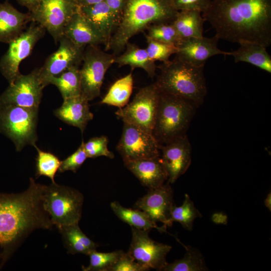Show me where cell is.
<instances>
[{"mask_svg": "<svg viewBox=\"0 0 271 271\" xmlns=\"http://www.w3.org/2000/svg\"><path fill=\"white\" fill-rule=\"evenodd\" d=\"M202 16L219 39L271 44V0H213Z\"/></svg>", "mask_w": 271, "mask_h": 271, "instance_id": "6da1fadb", "label": "cell"}, {"mask_svg": "<svg viewBox=\"0 0 271 271\" xmlns=\"http://www.w3.org/2000/svg\"><path fill=\"white\" fill-rule=\"evenodd\" d=\"M46 187L30 178L25 191L0 193V268L30 233L37 229L52 228L53 224L43 207Z\"/></svg>", "mask_w": 271, "mask_h": 271, "instance_id": "7a4b0ae2", "label": "cell"}, {"mask_svg": "<svg viewBox=\"0 0 271 271\" xmlns=\"http://www.w3.org/2000/svg\"><path fill=\"white\" fill-rule=\"evenodd\" d=\"M178 12L171 0H126L107 51L111 50L116 56L132 37L151 25L172 23Z\"/></svg>", "mask_w": 271, "mask_h": 271, "instance_id": "3957f363", "label": "cell"}, {"mask_svg": "<svg viewBox=\"0 0 271 271\" xmlns=\"http://www.w3.org/2000/svg\"><path fill=\"white\" fill-rule=\"evenodd\" d=\"M204 67L175 57L158 66L160 73L154 83L159 91L190 100L199 107L207 94Z\"/></svg>", "mask_w": 271, "mask_h": 271, "instance_id": "277c9868", "label": "cell"}, {"mask_svg": "<svg viewBox=\"0 0 271 271\" xmlns=\"http://www.w3.org/2000/svg\"><path fill=\"white\" fill-rule=\"evenodd\" d=\"M197 107L190 100L160 91L152 134L161 146L186 134Z\"/></svg>", "mask_w": 271, "mask_h": 271, "instance_id": "5b68a950", "label": "cell"}, {"mask_svg": "<svg viewBox=\"0 0 271 271\" xmlns=\"http://www.w3.org/2000/svg\"><path fill=\"white\" fill-rule=\"evenodd\" d=\"M84 202L78 190L56 183L47 186L43 197V207L51 221L59 229L79 223Z\"/></svg>", "mask_w": 271, "mask_h": 271, "instance_id": "8992f818", "label": "cell"}, {"mask_svg": "<svg viewBox=\"0 0 271 271\" xmlns=\"http://www.w3.org/2000/svg\"><path fill=\"white\" fill-rule=\"evenodd\" d=\"M38 114V109L0 105V132L13 141L18 152L26 145H35Z\"/></svg>", "mask_w": 271, "mask_h": 271, "instance_id": "52a82bcc", "label": "cell"}, {"mask_svg": "<svg viewBox=\"0 0 271 271\" xmlns=\"http://www.w3.org/2000/svg\"><path fill=\"white\" fill-rule=\"evenodd\" d=\"M115 56L103 51L98 46L85 47L80 69L81 95L88 101L100 96L105 75L114 63Z\"/></svg>", "mask_w": 271, "mask_h": 271, "instance_id": "ba28073f", "label": "cell"}, {"mask_svg": "<svg viewBox=\"0 0 271 271\" xmlns=\"http://www.w3.org/2000/svg\"><path fill=\"white\" fill-rule=\"evenodd\" d=\"M160 91L155 83L141 88L132 100L115 112L123 122L133 124L145 131L153 133Z\"/></svg>", "mask_w": 271, "mask_h": 271, "instance_id": "9c48e42d", "label": "cell"}, {"mask_svg": "<svg viewBox=\"0 0 271 271\" xmlns=\"http://www.w3.org/2000/svg\"><path fill=\"white\" fill-rule=\"evenodd\" d=\"M79 9L77 0H42L29 12L32 22L42 26L57 43L63 36L69 21Z\"/></svg>", "mask_w": 271, "mask_h": 271, "instance_id": "30bf717a", "label": "cell"}, {"mask_svg": "<svg viewBox=\"0 0 271 271\" xmlns=\"http://www.w3.org/2000/svg\"><path fill=\"white\" fill-rule=\"evenodd\" d=\"M45 32L42 26L32 22L28 28L9 43L7 52L0 60V71L9 84L21 74V63L30 55Z\"/></svg>", "mask_w": 271, "mask_h": 271, "instance_id": "8fae6325", "label": "cell"}, {"mask_svg": "<svg viewBox=\"0 0 271 271\" xmlns=\"http://www.w3.org/2000/svg\"><path fill=\"white\" fill-rule=\"evenodd\" d=\"M161 147L152 134L123 122L122 132L116 149L124 162L160 156Z\"/></svg>", "mask_w": 271, "mask_h": 271, "instance_id": "7c38bea8", "label": "cell"}, {"mask_svg": "<svg viewBox=\"0 0 271 271\" xmlns=\"http://www.w3.org/2000/svg\"><path fill=\"white\" fill-rule=\"evenodd\" d=\"M131 228V240L127 252L148 270H163L168 263L166 256L172 247L152 239L149 236L150 230Z\"/></svg>", "mask_w": 271, "mask_h": 271, "instance_id": "4fadbf2b", "label": "cell"}, {"mask_svg": "<svg viewBox=\"0 0 271 271\" xmlns=\"http://www.w3.org/2000/svg\"><path fill=\"white\" fill-rule=\"evenodd\" d=\"M44 87L39 68L28 74H20L0 95V105L12 104L39 109Z\"/></svg>", "mask_w": 271, "mask_h": 271, "instance_id": "5bb4252c", "label": "cell"}, {"mask_svg": "<svg viewBox=\"0 0 271 271\" xmlns=\"http://www.w3.org/2000/svg\"><path fill=\"white\" fill-rule=\"evenodd\" d=\"M59 42L58 49L39 68L40 78L44 87L49 84L52 77L58 76L71 67L79 66L82 61L85 47L77 45L64 36Z\"/></svg>", "mask_w": 271, "mask_h": 271, "instance_id": "9a60e30c", "label": "cell"}, {"mask_svg": "<svg viewBox=\"0 0 271 271\" xmlns=\"http://www.w3.org/2000/svg\"><path fill=\"white\" fill-rule=\"evenodd\" d=\"M173 189L170 184L148 190L146 194L139 198L133 205L134 209L145 212L154 222L171 226V212L174 205Z\"/></svg>", "mask_w": 271, "mask_h": 271, "instance_id": "2e32d148", "label": "cell"}, {"mask_svg": "<svg viewBox=\"0 0 271 271\" xmlns=\"http://www.w3.org/2000/svg\"><path fill=\"white\" fill-rule=\"evenodd\" d=\"M161 159L168 175V184H173L188 169L192 160V147L186 134L161 146Z\"/></svg>", "mask_w": 271, "mask_h": 271, "instance_id": "e0dca14e", "label": "cell"}, {"mask_svg": "<svg viewBox=\"0 0 271 271\" xmlns=\"http://www.w3.org/2000/svg\"><path fill=\"white\" fill-rule=\"evenodd\" d=\"M219 39L215 35L212 38L204 37L182 40L177 46L176 57L197 67H204L206 61L217 55H229V52L217 47Z\"/></svg>", "mask_w": 271, "mask_h": 271, "instance_id": "ac0fdd59", "label": "cell"}, {"mask_svg": "<svg viewBox=\"0 0 271 271\" xmlns=\"http://www.w3.org/2000/svg\"><path fill=\"white\" fill-rule=\"evenodd\" d=\"M124 166L148 189L158 187L168 179L161 156L154 158L124 162Z\"/></svg>", "mask_w": 271, "mask_h": 271, "instance_id": "d6986e66", "label": "cell"}, {"mask_svg": "<svg viewBox=\"0 0 271 271\" xmlns=\"http://www.w3.org/2000/svg\"><path fill=\"white\" fill-rule=\"evenodd\" d=\"M63 36L80 47L104 44L103 40L97 29L80 12L79 9L66 25Z\"/></svg>", "mask_w": 271, "mask_h": 271, "instance_id": "ffe728a7", "label": "cell"}, {"mask_svg": "<svg viewBox=\"0 0 271 271\" xmlns=\"http://www.w3.org/2000/svg\"><path fill=\"white\" fill-rule=\"evenodd\" d=\"M88 101L81 95L63 100L62 105L54 111V114L64 122L79 128L83 132L88 122L93 118Z\"/></svg>", "mask_w": 271, "mask_h": 271, "instance_id": "44dd1931", "label": "cell"}, {"mask_svg": "<svg viewBox=\"0 0 271 271\" xmlns=\"http://www.w3.org/2000/svg\"><path fill=\"white\" fill-rule=\"evenodd\" d=\"M32 22L30 13L19 11L8 2L0 3V42L9 44Z\"/></svg>", "mask_w": 271, "mask_h": 271, "instance_id": "7402d4cb", "label": "cell"}, {"mask_svg": "<svg viewBox=\"0 0 271 271\" xmlns=\"http://www.w3.org/2000/svg\"><path fill=\"white\" fill-rule=\"evenodd\" d=\"M80 12L90 21L101 36L107 51L112 36L117 27L114 15L104 1L79 7Z\"/></svg>", "mask_w": 271, "mask_h": 271, "instance_id": "603a6c76", "label": "cell"}, {"mask_svg": "<svg viewBox=\"0 0 271 271\" xmlns=\"http://www.w3.org/2000/svg\"><path fill=\"white\" fill-rule=\"evenodd\" d=\"M235 51L229 52L234 62H243L255 66L268 73H271V57L266 48L253 42H245L239 44Z\"/></svg>", "mask_w": 271, "mask_h": 271, "instance_id": "cb8c5ba5", "label": "cell"}, {"mask_svg": "<svg viewBox=\"0 0 271 271\" xmlns=\"http://www.w3.org/2000/svg\"><path fill=\"white\" fill-rule=\"evenodd\" d=\"M124 49L122 54L115 56L114 63H116L119 67L128 65L132 70L141 68L151 78L155 76L157 66L155 62L150 59L146 48H142L129 42Z\"/></svg>", "mask_w": 271, "mask_h": 271, "instance_id": "d4e9b609", "label": "cell"}, {"mask_svg": "<svg viewBox=\"0 0 271 271\" xmlns=\"http://www.w3.org/2000/svg\"><path fill=\"white\" fill-rule=\"evenodd\" d=\"M58 230L68 253L88 255L99 246L82 232L79 223L65 226Z\"/></svg>", "mask_w": 271, "mask_h": 271, "instance_id": "484cf974", "label": "cell"}, {"mask_svg": "<svg viewBox=\"0 0 271 271\" xmlns=\"http://www.w3.org/2000/svg\"><path fill=\"white\" fill-rule=\"evenodd\" d=\"M205 21L200 12L184 10L178 11L172 23L182 40L203 37Z\"/></svg>", "mask_w": 271, "mask_h": 271, "instance_id": "4316f807", "label": "cell"}, {"mask_svg": "<svg viewBox=\"0 0 271 271\" xmlns=\"http://www.w3.org/2000/svg\"><path fill=\"white\" fill-rule=\"evenodd\" d=\"M110 208L114 214L123 222L131 227L138 229L150 230L153 228L159 232H167V227L164 225L158 226L144 211L137 209H130L122 206L117 201L110 203Z\"/></svg>", "mask_w": 271, "mask_h": 271, "instance_id": "83f0119b", "label": "cell"}, {"mask_svg": "<svg viewBox=\"0 0 271 271\" xmlns=\"http://www.w3.org/2000/svg\"><path fill=\"white\" fill-rule=\"evenodd\" d=\"M48 84L55 85L63 100L81 95V77L79 66L71 67L57 76L52 77Z\"/></svg>", "mask_w": 271, "mask_h": 271, "instance_id": "f1b7e54d", "label": "cell"}, {"mask_svg": "<svg viewBox=\"0 0 271 271\" xmlns=\"http://www.w3.org/2000/svg\"><path fill=\"white\" fill-rule=\"evenodd\" d=\"M133 84L132 75L130 73L114 82L100 103L118 108L125 106L132 93Z\"/></svg>", "mask_w": 271, "mask_h": 271, "instance_id": "f546056e", "label": "cell"}, {"mask_svg": "<svg viewBox=\"0 0 271 271\" xmlns=\"http://www.w3.org/2000/svg\"><path fill=\"white\" fill-rule=\"evenodd\" d=\"M177 239V238H176ZM177 240L185 248L184 257L172 263H167L164 271H204L208 270L204 257L197 249L190 245H185Z\"/></svg>", "mask_w": 271, "mask_h": 271, "instance_id": "4dcf8cb0", "label": "cell"}, {"mask_svg": "<svg viewBox=\"0 0 271 271\" xmlns=\"http://www.w3.org/2000/svg\"><path fill=\"white\" fill-rule=\"evenodd\" d=\"M202 215L195 207L189 196L186 194L182 205L176 206L174 205L171 212V221L180 223L183 228L192 230L194 220Z\"/></svg>", "mask_w": 271, "mask_h": 271, "instance_id": "1f68e13d", "label": "cell"}, {"mask_svg": "<svg viewBox=\"0 0 271 271\" xmlns=\"http://www.w3.org/2000/svg\"><path fill=\"white\" fill-rule=\"evenodd\" d=\"M124 253L122 250L110 252H98L96 250L89 254V263L88 266H82L84 271H110L118 259Z\"/></svg>", "mask_w": 271, "mask_h": 271, "instance_id": "d6a6232c", "label": "cell"}, {"mask_svg": "<svg viewBox=\"0 0 271 271\" xmlns=\"http://www.w3.org/2000/svg\"><path fill=\"white\" fill-rule=\"evenodd\" d=\"M38 153L36 158L37 178L44 176L50 178L52 183H55L54 178L61 165V161L53 154L41 150L35 145Z\"/></svg>", "mask_w": 271, "mask_h": 271, "instance_id": "836d02e7", "label": "cell"}, {"mask_svg": "<svg viewBox=\"0 0 271 271\" xmlns=\"http://www.w3.org/2000/svg\"><path fill=\"white\" fill-rule=\"evenodd\" d=\"M148 37L155 40L177 46L182 41L172 23L154 24L147 30Z\"/></svg>", "mask_w": 271, "mask_h": 271, "instance_id": "e575fe53", "label": "cell"}, {"mask_svg": "<svg viewBox=\"0 0 271 271\" xmlns=\"http://www.w3.org/2000/svg\"><path fill=\"white\" fill-rule=\"evenodd\" d=\"M146 51L150 59L154 62L159 61L166 63L170 57L177 52V47L174 45L161 42L150 38L146 35Z\"/></svg>", "mask_w": 271, "mask_h": 271, "instance_id": "d590c367", "label": "cell"}, {"mask_svg": "<svg viewBox=\"0 0 271 271\" xmlns=\"http://www.w3.org/2000/svg\"><path fill=\"white\" fill-rule=\"evenodd\" d=\"M108 138L104 136L94 137L86 143L84 142V148L87 158H95L105 156L110 159L114 158V154L108 149Z\"/></svg>", "mask_w": 271, "mask_h": 271, "instance_id": "8d00e7d4", "label": "cell"}, {"mask_svg": "<svg viewBox=\"0 0 271 271\" xmlns=\"http://www.w3.org/2000/svg\"><path fill=\"white\" fill-rule=\"evenodd\" d=\"M87 158L84 148V141L82 140L77 150L61 161L58 171L59 173H63L66 171H72L76 173Z\"/></svg>", "mask_w": 271, "mask_h": 271, "instance_id": "74e56055", "label": "cell"}, {"mask_svg": "<svg viewBox=\"0 0 271 271\" xmlns=\"http://www.w3.org/2000/svg\"><path fill=\"white\" fill-rule=\"evenodd\" d=\"M127 252H124L111 267L110 271H147Z\"/></svg>", "mask_w": 271, "mask_h": 271, "instance_id": "f35d334b", "label": "cell"}, {"mask_svg": "<svg viewBox=\"0 0 271 271\" xmlns=\"http://www.w3.org/2000/svg\"><path fill=\"white\" fill-rule=\"evenodd\" d=\"M178 11L195 10L204 12L209 7L212 0H171Z\"/></svg>", "mask_w": 271, "mask_h": 271, "instance_id": "ab89813d", "label": "cell"}, {"mask_svg": "<svg viewBox=\"0 0 271 271\" xmlns=\"http://www.w3.org/2000/svg\"><path fill=\"white\" fill-rule=\"evenodd\" d=\"M116 20L117 27L120 21L126 0H104Z\"/></svg>", "mask_w": 271, "mask_h": 271, "instance_id": "60d3db41", "label": "cell"}, {"mask_svg": "<svg viewBox=\"0 0 271 271\" xmlns=\"http://www.w3.org/2000/svg\"><path fill=\"white\" fill-rule=\"evenodd\" d=\"M22 6L28 9L29 12L34 9L42 0H16Z\"/></svg>", "mask_w": 271, "mask_h": 271, "instance_id": "b9f144b4", "label": "cell"}, {"mask_svg": "<svg viewBox=\"0 0 271 271\" xmlns=\"http://www.w3.org/2000/svg\"><path fill=\"white\" fill-rule=\"evenodd\" d=\"M104 0H77L79 7L90 6L99 3Z\"/></svg>", "mask_w": 271, "mask_h": 271, "instance_id": "7bdbcfd3", "label": "cell"}, {"mask_svg": "<svg viewBox=\"0 0 271 271\" xmlns=\"http://www.w3.org/2000/svg\"><path fill=\"white\" fill-rule=\"evenodd\" d=\"M264 205L269 210H271V193H268L264 200Z\"/></svg>", "mask_w": 271, "mask_h": 271, "instance_id": "ee69618b", "label": "cell"}]
</instances>
